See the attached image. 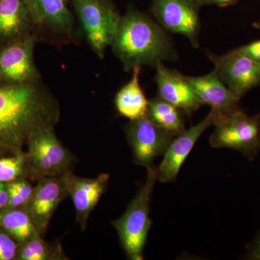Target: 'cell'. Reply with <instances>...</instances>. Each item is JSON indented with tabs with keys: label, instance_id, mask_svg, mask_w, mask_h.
<instances>
[{
	"label": "cell",
	"instance_id": "6da1fadb",
	"mask_svg": "<svg viewBox=\"0 0 260 260\" xmlns=\"http://www.w3.org/2000/svg\"><path fill=\"white\" fill-rule=\"evenodd\" d=\"M59 102L42 80L0 87V157L16 155L37 130L54 127Z\"/></svg>",
	"mask_w": 260,
	"mask_h": 260
},
{
	"label": "cell",
	"instance_id": "7a4b0ae2",
	"mask_svg": "<svg viewBox=\"0 0 260 260\" xmlns=\"http://www.w3.org/2000/svg\"><path fill=\"white\" fill-rule=\"evenodd\" d=\"M110 47L126 72L138 67L155 68L159 61L178 60L167 30L133 7L121 15Z\"/></svg>",
	"mask_w": 260,
	"mask_h": 260
},
{
	"label": "cell",
	"instance_id": "3957f363",
	"mask_svg": "<svg viewBox=\"0 0 260 260\" xmlns=\"http://www.w3.org/2000/svg\"><path fill=\"white\" fill-rule=\"evenodd\" d=\"M157 181L156 167L153 166L147 169L146 180L128 205L125 212L112 222L127 259H144V248L152 225L149 216L150 200Z\"/></svg>",
	"mask_w": 260,
	"mask_h": 260
},
{
	"label": "cell",
	"instance_id": "277c9868",
	"mask_svg": "<svg viewBox=\"0 0 260 260\" xmlns=\"http://www.w3.org/2000/svg\"><path fill=\"white\" fill-rule=\"evenodd\" d=\"M32 22V36L37 42L60 48L77 44L82 37L68 0H25Z\"/></svg>",
	"mask_w": 260,
	"mask_h": 260
},
{
	"label": "cell",
	"instance_id": "5b68a950",
	"mask_svg": "<svg viewBox=\"0 0 260 260\" xmlns=\"http://www.w3.org/2000/svg\"><path fill=\"white\" fill-rule=\"evenodd\" d=\"M80 32L101 59L110 47L121 15L114 0H70Z\"/></svg>",
	"mask_w": 260,
	"mask_h": 260
},
{
	"label": "cell",
	"instance_id": "8992f818",
	"mask_svg": "<svg viewBox=\"0 0 260 260\" xmlns=\"http://www.w3.org/2000/svg\"><path fill=\"white\" fill-rule=\"evenodd\" d=\"M215 129L210 137L214 148L237 150L249 160L260 152V113L250 116L241 109L213 119Z\"/></svg>",
	"mask_w": 260,
	"mask_h": 260
},
{
	"label": "cell",
	"instance_id": "52a82bcc",
	"mask_svg": "<svg viewBox=\"0 0 260 260\" xmlns=\"http://www.w3.org/2000/svg\"><path fill=\"white\" fill-rule=\"evenodd\" d=\"M26 153L30 179L37 181L42 178L60 177L71 170L74 155L61 144L54 133V127L37 130L26 143Z\"/></svg>",
	"mask_w": 260,
	"mask_h": 260
},
{
	"label": "cell",
	"instance_id": "ba28073f",
	"mask_svg": "<svg viewBox=\"0 0 260 260\" xmlns=\"http://www.w3.org/2000/svg\"><path fill=\"white\" fill-rule=\"evenodd\" d=\"M37 43L30 35L0 44V87L42 80V75L34 61V48Z\"/></svg>",
	"mask_w": 260,
	"mask_h": 260
},
{
	"label": "cell",
	"instance_id": "9c48e42d",
	"mask_svg": "<svg viewBox=\"0 0 260 260\" xmlns=\"http://www.w3.org/2000/svg\"><path fill=\"white\" fill-rule=\"evenodd\" d=\"M200 0H152V13L158 23L173 34L186 38L194 49L200 47Z\"/></svg>",
	"mask_w": 260,
	"mask_h": 260
},
{
	"label": "cell",
	"instance_id": "30bf717a",
	"mask_svg": "<svg viewBox=\"0 0 260 260\" xmlns=\"http://www.w3.org/2000/svg\"><path fill=\"white\" fill-rule=\"evenodd\" d=\"M124 130L133 160L146 169L153 167L155 158L164 155L176 137L156 125L146 114L140 119L129 121Z\"/></svg>",
	"mask_w": 260,
	"mask_h": 260
},
{
	"label": "cell",
	"instance_id": "8fae6325",
	"mask_svg": "<svg viewBox=\"0 0 260 260\" xmlns=\"http://www.w3.org/2000/svg\"><path fill=\"white\" fill-rule=\"evenodd\" d=\"M214 71L225 85L242 98L248 92L260 88V64L235 49L217 55L208 53Z\"/></svg>",
	"mask_w": 260,
	"mask_h": 260
},
{
	"label": "cell",
	"instance_id": "7c38bea8",
	"mask_svg": "<svg viewBox=\"0 0 260 260\" xmlns=\"http://www.w3.org/2000/svg\"><path fill=\"white\" fill-rule=\"evenodd\" d=\"M60 177L74 205L77 222L84 232L90 213L107 190L110 176L102 173L93 179H87L78 177L69 170Z\"/></svg>",
	"mask_w": 260,
	"mask_h": 260
},
{
	"label": "cell",
	"instance_id": "4fadbf2b",
	"mask_svg": "<svg viewBox=\"0 0 260 260\" xmlns=\"http://www.w3.org/2000/svg\"><path fill=\"white\" fill-rule=\"evenodd\" d=\"M37 182L26 208L38 232L44 237L56 208L69 194L61 177H44Z\"/></svg>",
	"mask_w": 260,
	"mask_h": 260
},
{
	"label": "cell",
	"instance_id": "5bb4252c",
	"mask_svg": "<svg viewBox=\"0 0 260 260\" xmlns=\"http://www.w3.org/2000/svg\"><path fill=\"white\" fill-rule=\"evenodd\" d=\"M213 125L210 113L196 125L191 126L177 135L172 140L160 165L156 167L158 181L162 183L174 182L181 167L201 135Z\"/></svg>",
	"mask_w": 260,
	"mask_h": 260
},
{
	"label": "cell",
	"instance_id": "9a60e30c",
	"mask_svg": "<svg viewBox=\"0 0 260 260\" xmlns=\"http://www.w3.org/2000/svg\"><path fill=\"white\" fill-rule=\"evenodd\" d=\"M155 68L158 97L179 108L187 116H191L203 105L185 75L167 68L162 61L157 63Z\"/></svg>",
	"mask_w": 260,
	"mask_h": 260
},
{
	"label": "cell",
	"instance_id": "2e32d148",
	"mask_svg": "<svg viewBox=\"0 0 260 260\" xmlns=\"http://www.w3.org/2000/svg\"><path fill=\"white\" fill-rule=\"evenodd\" d=\"M203 105L211 107L213 119L235 112L239 108L241 98L228 88L213 70L203 76H186Z\"/></svg>",
	"mask_w": 260,
	"mask_h": 260
},
{
	"label": "cell",
	"instance_id": "e0dca14e",
	"mask_svg": "<svg viewBox=\"0 0 260 260\" xmlns=\"http://www.w3.org/2000/svg\"><path fill=\"white\" fill-rule=\"evenodd\" d=\"M32 30L25 0H0V44L29 37Z\"/></svg>",
	"mask_w": 260,
	"mask_h": 260
},
{
	"label": "cell",
	"instance_id": "ac0fdd59",
	"mask_svg": "<svg viewBox=\"0 0 260 260\" xmlns=\"http://www.w3.org/2000/svg\"><path fill=\"white\" fill-rule=\"evenodd\" d=\"M141 69L138 67L133 70V78L116 93L114 101L117 112L129 121L143 117L148 110L149 101L140 84Z\"/></svg>",
	"mask_w": 260,
	"mask_h": 260
},
{
	"label": "cell",
	"instance_id": "d6986e66",
	"mask_svg": "<svg viewBox=\"0 0 260 260\" xmlns=\"http://www.w3.org/2000/svg\"><path fill=\"white\" fill-rule=\"evenodd\" d=\"M146 115L156 125L175 136L186 129L185 114L160 97L149 101Z\"/></svg>",
	"mask_w": 260,
	"mask_h": 260
},
{
	"label": "cell",
	"instance_id": "ffe728a7",
	"mask_svg": "<svg viewBox=\"0 0 260 260\" xmlns=\"http://www.w3.org/2000/svg\"><path fill=\"white\" fill-rule=\"evenodd\" d=\"M0 227L19 244L25 242L39 233L26 207H7L0 210Z\"/></svg>",
	"mask_w": 260,
	"mask_h": 260
},
{
	"label": "cell",
	"instance_id": "44dd1931",
	"mask_svg": "<svg viewBox=\"0 0 260 260\" xmlns=\"http://www.w3.org/2000/svg\"><path fill=\"white\" fill-rule=\"evenodd\" d=\"M18 260H68L59 241L48 242L39 233L19 245Z\"/></svg>",
	"mask_w": 260,
	"mask_h": 260
},
{
	"label": "cell",
	"instance_id": "7402d4cb",
	"mask_svg": "<svg viewBox=\"0 0 260 260\" xmlns=\"http://www.w3.org/2000/svg\"><path fill=\"white\" fill-rule=\"evenodd\" d=\"M20 179H30L25 152L0 157V182L9 183Z\"/></svg>",
	"mask_w": 260,
	"mask_h": 260
},
{
	"label": "cell",
	"instance_id": "603a6c76",
	"mask_svg": "<svg viewBox=\"0 0 260 260\" xmlns=\"http://www.w3.org/2000/svg\"><path fill=\"white\" fill-rule=\"evenodd\" d=\"M30 181L28 179H20L8 183L9 201L8 207L27 206L31 200L35 188Z\"/></svg>",
	"mask_w": 260,
	"mask_h": 260
},
{
	"label": "cell",
	"instance_id": "cb8c5ba5",
	"mask_svg": "<svg viewBox=\"0 0 260 260\" xmlns=\"http://www.w3.org/2000/svg\"><path fill=\"white\" fill-rule=\"evenodd\" d=\"M20 244L0 227V260L16 259Z\"/></svg>",
	"mask_w": 260,
	"mask_h": 260
},
{
	"label": "cell",
	"instance_id": "d4e9b609",
	"mask_svg": "<svg viewBox=\"0 0 260 260\" xmlns=\"http://www.w3.org/2000/svg\"><path fill=\"white\" fill-rule=\"evenodd\" d=\"M235 50L260 64V39L238 47Z\"/></svg>",
	"mask_w": 260,
	"mask_h": 260
},
{
	"label": "cell",
	"instance_id": "484cf974",
	"mask_svg": "<svg viewBox=\"0 0 260 260\" xmlns=\"http://www.w3.org/2000/svg\"><path fill=\"white\" fill-rule=\"evenodd\" d=\"M246 249L247 251L244 256V259L260 260V229L252 241L246 245Z\"/></svg>",
	"mask_w": 260,
	"mask_h": 260
},
{
	"label": "cell",
	"instance_id": "4316f807",
	"mask_svg": "<svg viewBox=\"0 0 260 260\" xmlns=\"http://www.w3.org/2000/svg\"><path fill=\"white\" fill-rule=\"evenodd\" d=\"M8 183L0 182V210L8 207Z\"/></svg>",
	"mask_w": 260,
	"mask_h": 260
},
{
	"label": "cell",
	"instance_id": "83f0119b",
	"mask_svg": "<svg viewBox=\"0 0 260 260\" xmlns=\"http://www.w3.org/2000/svg\"><path fill=\"white\" fill-rule=\"evenodd\" d=\"M203 6L204 5H216L220 8L231 6L237 3L238 0H200Z\"/></svg>",
	"mask_w": 260,
	"mask_h": 260
},
{
	"label": "cell",
	"instance_id": "f1b7e54d",
	"mask_svg": "<svg viewBox=\"0 0 260 260\" xmlns=\"http://www.w3.org/2000/svg\"><path fill=\"white\" fill-rule=\"evenodd\" d=\"M253 26L256 29H259L260 30V19L257 22L253 24Z\"/></svg>",
	"mask_w": 260,
	"mask_h": 260
}]
</instances>
